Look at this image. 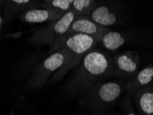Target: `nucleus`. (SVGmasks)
<instances>
[{"label":"nucleus","instance_id":"obj_1","mask_svg":"<svg viewBox=\"0 0 153 115\" xmlns=\"http://www.w3.org/2000/svg\"><path fill=\"white\" fill-rule=\"evenodd\" d=\"M111 74H113L112 57L94 47L82 60L69 85L75 89L84 88Z\"/></svg>","mask_w":153,"mask_h":115},{"label":"nucleus","instance_id":"obj_2","mask_svg":"<svg viewBox=\"0 0 153 115\" xmlns=\"http://www.w3.org/2000/svg\"><path fill=\"white\" fill-rule=\"evenodd\" d=\"M97 43L95 38L83 34H75L58 40L51 47L49 53L52 54L61 48H66L68 50V57L64 66L54 74L51 82H57L62 80L70 70L82 62L85 55L94 48Z\"/></svg>","mask_w":153,"mask_h":115},{"label":"nucleus","instance_id":"obj_3","mask_svg":"<svg viewBox=\"0 0 153 115\" xmlns=\"http://www.w3.org/2000/svg\"><path fill=\"white\" fill-rule=\"evenodd\" d=\"M76 15L73 10L66 13L61 19L50 22L45 28L36 30L28 39L35 46L48 45L53 47L61 38L64 37Z\"/></svg>","mask_w":153,"mask_h":115},{"label":"nucleus","instance_id":"obj_4","mask_svg":"<svg viewBox=\"0 0 153 115\" xmlns=\"http://www.w3.org/2000/svg\"><path fill=\"white\" fill-rule=\"evenodd\" d=\"M67 57L68 50L66 48H62L51 54V55L38 65L33 71L28 82V87L30 88H36L42 85L48 79L52 74L64 66Z\"/></svg>","mask_w":153,"mask_h":115},{"label":"nucleus","instance_id":"obj_5","mask_svg":"<svg viewBox=\"0 0 153 115\" xmlns=\"http://www.w3.org/2000/svg\"><path fill=\"white\" fill-rule=\"evenodd\" d=\"M140 58L136 51H125L112 57L113 74L122 78L132 79L139 69Z\"/></svg>","mask_w":153,"mask_h":115},{"label":"nucleus","instance_id":"obj_6","mask_svg":"<svg viewBox=\"0 0 153 115\" xmlns=\"http://www.w3.org/2000/svg\"><path fill=\"white\" fill-rule=\"evenodd\" d=\"M108 30V28L99 26L91 21L88 17H76L64 37H68L75 34H83L91 36L100 42L103 36Z\"/></svg>","mask_w":153,"mask_h":115},{"label":"nucleus","instance_id":"obj_7","mask_svg":"<svg viewBox=\"0 0 153 115\" xmlns=\"http://www.w3.org/2000/svg\"><path fill=\"white\" fill-rule=\"evenodd\" d=\"M66 13L55 9L37 7L25 11L19 15V18L21 21L25 23H50L59 20Z\"/></svg>","mask_w":153,"mask_h":115},{"label":"nucleus","instance_id":"obj_8","mask_svg":"<svg viewBox=\"0 0 153 115\" xmlns=\"http://www.w3.org/2000/svg\"><path fill=\"white\" fill-rule=\"evenodd\" d=\"M94 91L99 100L103 103H111L120 96L122 87L121 84L117 82H106L97 85Z\"/></svg>","mask_w":153,"mask_h":115},{"label":"nucleus","instance_id":"obj_9","mask_svg":"<svg viewBox=\"0 0 153 115\" xmlns=\"http://www.w3.org/2000/svg\"><path fill=\"white\" fill-rule=\"evenodd\" d=\"M87 17L99 26L105 28L115 24L117 20L115 13L112 12L108 6L104 5L99 6L98 4Z\"/></svg>","mask_w":153,"mask_h":115},{"label":"nucleus","instance_id":"obj_10","mask_svg":"<svg viewBox=\"0 0 153 115\" xmlns=\"http://www.w3.org/2000/svg\"><path fill=\"white\" fill-rule=\"evenodd\" d=\"M41 1L35 0H13L8 2V6L6 8V13L8 18H13L15 16L19 17V15L30 10V9L37 8Z\"/></svg>","mask_w":153,"mask_h":115},{"label":"nucleus","instance_id":"obj_11","mask_svg":"<svg viewBox=\"0 0 153 115\" xmlns=\"http://www.w3.org/2000/svg\"><path fill=\"white\" fill-rule=\"evenodd\" d=\"M153 79V66H148L139 71L128 83L126 87L130 91H135L137 89L148 85Z\"/></svg>","mask_w":153,"mask_h":115},{"label":"nucleus","instance_id":"obj_12","mask_svg":"<svg viewBox=\"0 0 153 115\" xmlns=\"http://www.w3.org/2000/svg\"><path fill=\"white\" fill-rule=\"evenodd\" d=\"M125 42V37L122 34L109 30L103 36L100 43L108 50L114 51L122 46Z\"/></svg>","mask_w":153,"mask_h":115},{"label":"nucleus","instance_id":"obj_13","mask_svg":"<svg viewBox=\"0 0 153 115\" xmlns=\"http://www.w3.org/2000/svg\"><path fill=\"white\" fill-rule=\"evenodd\" d=\"M97 4L94 0H73L71 10L76 17H88Z\"/></svg>","mask_w":153,"mask_h":115},{"label":"nucleus","instance_id":"obj_14","mask_svg":"<svg viewBox=\"0 0 153 115\" xmlns=\"http://www.w3.org/2000/svg\"><path fill=\"white\" fill-rule=\"evenodd\" d=\"M73 0H47L42 2L39 8H52L66 13L71 10Z\"/></svg>","mask_w":153,"mask_h":115},{"label":"nucleus","instance_id":"obj_15","mask_svg":"<svg viewBox=\"0 0 153 115\" xmlns=\"http://www.w3.org/2000/svg\"><path fill=\"white\" fill-rule=\"evenodd\" d=\"M139 103L142 111L148 114L153 113V93L144 92L140 94Z\"/></svg>","mask_w":153,"mask_h":115},{"label":"nucleus","instance_id":"obj_16","mask_svg":"<svg viewBox=\"0 0 153 115\" xmlns=\"http://www.w3.org/2000/svg\"><path fill=\"white\" fill-rule=\"evenodd\" d=\"M1 23H2V19H1V15H0V26H1Z\"/></svg>","mask_w":153,"mask_h":115},{"label":"nucleus","instance_id":"obj_17","mask_svg":"<svg viewBox=\"0 0 153 115\" xmlns=\"http://www.w3.org/2000/svg\"><path fill=\"white\" fill-rule=\"evenodd\" d=\"M128 115H135V114H134L133 112H130V113H128Z\"/></svg>","mask_w":153,"mask_h":115}]
</instances>
